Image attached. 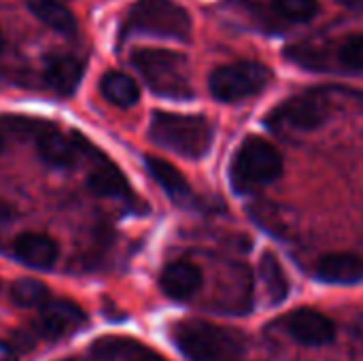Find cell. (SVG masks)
I'll return each instance as SVG.
<instances>
[{"instance_id":"obj_23","label":"cell","mask_w":363,"mask_h":361,"mask_svg":"<svg viewBox=\"0 0 363 361\" xmlns=\"http://www.w3.org/2000/svg\"><path fill=\"white\" fill-rule=\"evenodd\" d=\"M0 361H17V349L4 340H0Z\"/></svg>"},{"instance_id":"obj_19","label":"cell","mask_w":363,"mask_h":361,"mask_svg":"<svg viewBox=\"0 0 363 361\" xmlns=\"http://www.w3.org/2000/svg\"><path fill=\"white\" fill-rule=\"evenodd\" d=\"M259 277L264 283V289L270 298V304H281L289 296V279L281 266V262L274 257V253H264L259 260Z\"/></svg>"},{"instance_id":"obj_28","label":"cell","mask_w":363,"mask_h":361,"mask_svg":"<svg viewBox=\"0 0 363 361\" xmlns=\"http://www.w3.org/2000/svg\"><path fill=\"white\" fill-rule=\"evenodd\" d=\"M64 361H70V360H64Z\"/></svg>"},{"instance_id":"obj_5","label":"cell","mask_w":363,"mask_h":361,"mask_svg":"<svg viewBox=\"0 0 363 361\" xmlns=\"http://www.w3.org/2000/svg\"><path fill=\"white\" fill-rule=\"evenodd\" d=\"M125 34L187 40L191 34V17L174 0H136L125 17Z\"/></svg>"},{"instance_id":"obj_3","label":"cell","mask_w":363,"mask_h":361,"mask_svg":"<svg viewBox=\"0 0 363 361\" xmlns=\"http://www.w3.org/2000/svg\"><path fill=\"white\" fill-rule=\"evenodd\" d=\"M149 134L153 143L187 160H202L213 147V126L200 115L157 111L151 117Z\"/></svg>"},{"instance_id":"obj_13","label":"cell","mask_w":363,"mask_h":361,"mask_svg":"<svg viewBox=\"0 0 363 361\" xmlns=\"http://www.w3.org/2000/svg\"><path fill=\"white\" fill-rule=\"evenodd\" d=\"M315 277L330 285H355L363 279V260L353 253L323 255L315 266Z\"/></svg>"},{"instance_id":"obj_21","label":"cell","mask_w":363,"mask_h":361,"mask_svg":"<svg viewBox=\"0 0 363 361\" xmlns=\"http://www.w3.org/2000/svg\"><path fill=\"white\" fill-rule=\"evenodd\" d=\"M272 6L277 9L281 17L289 21H300V23L315 19L319 13L317 0H272Z\"/></svg>"},{"instance_id":"obj_18","label":"cell","mask_w":363,"mask_h":361,"mask_svg":"<svg viewBox=\"0 0 363 361\" xmlns=\"http://www.w3.org/2000/svg\"><path fill=\"white\" fill-rule=\"evenodd\" d=\"M28 9L32 11L36 19H40L45 26H49L55 32H62L68 36L77 32V19L72 11L60 0H30Z\"/></svg>"},{"instance_id":"obj_6","label":"cell","mask_w":363,"mask_h":361,"mask_svg":"<svg viewBox=\"0 0 363 361\" xmlns=\"http://www.w3.org/2000/svg\"><path fill=\"white\" fill-rule=\"evenodd\" d=\"M272 81V72L268 66L259 62H234L219 66L211 79L208 89L219 102H240L245 98L262 94Z\"/></svg>"},{"instance_id":"obj_26","label":"cell","mask_w":363,"mask_h":361,"mask_svg":"<svg viewBox=\"0 0 363 361\" xmlns=\"http://www.w3.org/2000/svg\"><path fill=\"white\" fill-rule=\"evenodd\" d=\"M4 143H6V128H4V123L0 121V151L4 149Z\"/></svg>"},{"instance_id":"obj_12","label":"cell","mask_w":363,"mask_h":361,"mask_svg":"<svg viewBox=\"0 0 363 361\" xmlns=\"http://www.w3.org/2000/svg\"><path fill=\"white\" fill-rule=\"evenodd\" d=\"M36 151L45 164L51 168H70L77 162V145L74 140L66 138L55 126L45 123L43 130L34 136Z\"/></svg>"},{"instance_id":"obj_22","label":"cell","mask_w":363,"mask_h":361,"mask_svg":"<svg viewBox=\"0 0 363 361\" xmlns=\"http://www.w3.org/2000/svg\"><path fill=\"white\" fill-rule=\"evenodd\" d=\"M338 62L349 70H363V34L347 36L338 47Z\"/></svg>"},{"instance_id":"obj_20","label":"cell","mask_w":363,"mask_h":361,"mask_svg":"<svg viewBox=\"0 0 363 361\" xmlns=\"http://www.w3.org/2000/svg\"><path fill=\"white\" fill-rule=\"evenodd\" d=\"M11 300L21 309H43L51 300V291L36 279H21L11 287Z\"/></svg>"},{"instance_id":"obj_14","label":"cell","mask_w":363,"mask_h":361,"mask_svg":"<svg viewBox=\"0 0 363 361\" xmlns=\"http://www.w3.org/2000/svg\"><path fill=\"white\" fill-rule=\"evenodd\" d=\"M43 77H45V83L49 89H53L62 96H68L81 83L83 66L72 55H51L45 64Z\"/></svg>"},{"instance_id":"obj_27","label":"cell","mask_w":363,"mask_h":361,"mask_svg":"<svg viewBox=\"0 0 363 361\" xmlns=\"http://www.w3.org/2000/svg\"><path fill=\"white\" fill-rule=\"evenodd\" d=\"M2 47H4V34H2V30H0V51H2Z\"/></svg>"},{"instance_id":"obj_17","label":"cell","mask_w":363,"mask_h":361,"mask_svg":"<svg viewBox=\"0 0 363 361\" xmlns=\"http://www.w3.org/2000/svg\"><path fill=\"white\" fill-rule=\"evenodd\" d=\"M100 94L104 96L106 102L121 106V109H128V106H134L138 102L140 87L136 85V81L130 74L111 70L100 81Z\"/></svg>"},{"instance_id":"obj_16","label":"cell","mask_w":363,"mask_h":361,"mask_svg":"<svg viewBox=\"0 0 363 361\" xmlns=\"http://www.w3.org/2000/svg\"><path fill=\"white\" fill-rule=\"evenodd\" d=\"M87 185L91 187L94 194L104 196V198H128L130 196L128 179L115 164H111L106 160H102L98 166H94V170L89 172V179H87Z\"/></svg>"},{"instance_id":"obj_1","label":"cell","mask_w":363,"mask_h":361,"mask_svg":"<svg viewBox=\"0 0 363 361\" xmlns=\"http://www.w3.org/2000/svg\"><path fill=\"white\" fill-rule=\"evenodd\" d=\"M172 340L189 361H245L247 357V343L240 332L208 321L177 323Z\"/></svg>"},{"instance_id":"obj_2","label":"cell","mask_w":363,"mask_h":361,"mask_svg":"<svg viewBox=\"0 0 363 361\" xmlns=\"http://www.w3.org/2000/svg\"><path fill=\"white\" fill-rule=\"evenodd\" d=\"M132 64L153 94L170 100H189L194 96L189 62L183 53L170 49H138Z\"/></svg>"},{"instance_id":"obj_4","label":"cell","mask_w":363,"mask_h":361,"mask_svg":"<svg viewBox=\"0 0 363 361\" xmlns=\"http://www.w3.org/2000/svg\"><path fill=\"white\" fill-rule=\"evenodd\" d=\"M283 174V157L279 149L259 138L249 136L236 149L230 164V181L236 194H249L270 185Z\"/></svg>"},{"instance_id":"obj_9","label":"cell","mask_w":363,"mask_h":361,"mask_svg":"<svg viewBox=\"0 0 363 361\" xmlns=\"http://www.w3.org/2000/svg\"><path fill=\"white\" fill-rule=\"evenodd\" d=\"M85 323V313L70 300H49L40 309L38 328L49 338H64L74 334Z\"/></svg>"},{"instance_id":"obj_8","label":"cell","mask_w":363,"mask_h":361,"mask_svg":"<svg viewBox=\"0 0 363 361\" xmlns=\"http://www.w3.org/2000/svg\"><path fill=\"white\" fill-rule=\"evenodd\" d=\"M283 326L287 334L304 347H323V345H330L336 336L334 321L313 309L291 311L285 317Z\"/></svg>"},{"instance_id":"obj_24","label":"cell","mask_w":363,"mask_h":361,"mask_svg":"<svg viewBox=\"0 0 363 361\" xmlns=\"http://www.w3.org/2000/svg\"><path fill=\"white\" fill-rule=\"evenodd\" d=\"M132 361H166V360H164V357H160V355H157V353H153V351L143 349V351H136V353H134Z\"/></svg>"},{"instance_id":"obj_11","label":"cell","mask_w":363,"mask_h":361,"mask_svg":"<svg viewBox=\"0 0 363 361\" xmlns=\"http://www.w3.org/2000/svg\"><path fill=\"white\" fill-rule=\"evenodd\" d=\"M160 287L170 300H189L202 287V270L191 262H172L164 268Z\"/></svg>"},{"instance_id":"obj_7","label":"cell","mask_w":363,"mask_h":361,"mask_svg":"<svg viewBox=\"0 0 363 361\" xmlns=\"http://www.w3.org/2000/svg\"><path fill=\"white\" fill-rule=\"evenodd\" d=\"M330 117V100L319 91H306L277 106L266 123L277 132H313Z\"/></svg>"},{"instance_id":"obj_25","label":"cell","mask_w":363,"mask_h":361,"mask_svg":"<svg viewBox=\"0 0 363 361\" xmlns=\"http://www.w3.org/2000/svg\"><path fill=\"white\" fill-rule=\"evenodd\" d=\"M336 2L347 6V9H353V11H362L363 9V0H336Z\"/></svg>"},{"instance_id":"obj_15","label":"cell","mask_w":363,"mask_h":361,"mask_svg":"<svg viewBox=\"0 0 363 361\" xmlns=\"http://www.w3.org/2000/svg\"><path fill=\"white\" fill-rule=\"evenodd\" d=\"M145 164H147V170L153 177V181L166 191V196L172 202H177V204H189L191 202L189 183L170 162H166L162 157H147Z\"/></svg>"},{"instance_id":"obj_10","label":"cell","mask_w":363,"mask_h":361,"mask_svg":"<svg viewBox=\"0 0 363 361\" xmlns=\"http://www.w3.org/2000/svg\"><path fill=\"white\" fill-rule=\"evenodd\" d=\"M13 255L36 270H49L55 266L60 257V247L57 243L40 232H23L13 240Z\"/></svg>"}]
</instances>
